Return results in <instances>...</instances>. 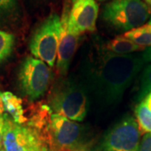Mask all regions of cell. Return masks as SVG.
<instances>
[{"label": "cell", "mask_w": 151, "mask_h": 151, "mask_svg": "<svg viewBox=\"0 0 151 151\" xmlns=\"http://www.w3.org/2000/svg\"><path fill=\"white\" fill-rule=\"evenodd\" d=\"M144 62L139 55H117L103 49L102 52L89 55L83 60L79 81L89 99L103 107L114 106L121 102Z\"/></svg>", "instance_id": "1"}, {"label": "cell", "mask_w": 151, "mask_h": 151, "mask_svg": "<svg viewBox=\"0 0 151 151\" xmlns=\"http://www.w3.org/2000/svg\"><path fill=\"white\" fill-rule=\"evenodd\" d=\"M89 105L90 99L84 86L71 77L58 80L49 94L48 107L52 113L72 121H83Z\"/></svg>", "instance_id": "2"}, {"label": "cell", "mask_w": 151, "mask_h": 151, "mask_svg": "<svg viewBox=\"0 0 151 151\" xmlns=\"http://www.w3.org/2000/svg\"><path fill=\"white\" fill-rule=\"evenodd\" d=\"M50 136L52 151H88L93 143L85 126L55 113L51 114Z\"/></svg>", "instance_id": "3"}, {"label": "cell", "mask_w": 151, "mask_h": 151, "mask_svg": "<svg viewBox=\"0 0 151 151\" xmlns=\"http://www.w3.org/2000/svg\"><path fill=\"white\" fill-rule=\"evenodd\" d=\"M150 16V9L143 0H112L103 11V19L124 32L145 24Z\"/></svg>", "instance_id": "4"}, {"label": "cell", "mask_w": 151, "mask_h": 151, "mask_svg": "<svg viewBox=\"0 0 151 151\" xmlns=\"http://www.w3.org/2000/svg\"><path fill=\"white\" fill-rule=\"evenodd\" d=\"M140 135L135 118L126 114L93 142L88 151H137Z\"/></svg>", "instance_id": "5"}, {"label": "cell", "mask_w": 151, "mask_h": 151, "mask_svg": "<svg viewBox=\"0 0 151 151\" xmlns=\"http://www.w3.org/2000/svg\"><path fill=\"white\" fill-rule=\"evenodd\" d=\"M61 30V19L58 14H51L33 34L29 50L35 58L40 60L50 67L56 61Z\"/></svg>", "instance_id": "6"}, {"label": "cell", "mask_w": 151, "mask_h": 151, "mask_svg": "<svg viewBox=\"0 0 151 151\" xmlns=\"http://www.w3.org/2000/svg\"><path fill=\"white\" fill-rule=\"evenodd\" d=\"M52 78L51 70L40 60L28 56L20 65L18 81L20 91L30 101L43 97Z\"/></svg>", "instance_id": "7"}, {"label": "cell", "mask_w": 151, "mask_h": 151, "mask_svg": "<svg viewBox=\"0 0 151 151\" xmlns=\"http://www.w3.org/2000/svg\"><path fill=\"white\" fill-rule=\"evenodd\" d=\"M45 148H49L48 145L35 130L24 124H15L4 113L2 150L40 151Z\"/></svg>", "instance_id": "8"}, {"label": "cell", "mask_w": 151, "mask_h": 151, "mask_svg": "<svg viewBox=\"0 0 151 151\" xmlns=\"http://www.w3.org/2000/svg\"><path fill=\"white\" fill-rule=\"evenodd\" d=\"M98 5L95 0H76L69 12L67 25L70 33L80 35L95 30Z\"/></svg>", "instance_id": "9"}, {"label": "cell", "mask_w": 151, "mask_h": 151, "mask_svg": "<svg viewBox=\"0 0 151 151\" xmlns=\"http://www.w3.org/2000/svg\"><path fill=\"white\" fill-rule=\"evenodd\" d=\"M68 15L69 12H64L60 18L61 30L57 51L56 69L58 73L62 76H65L68 72L70 62L77 49L79 40V36L70 33L68 29Z\"/></svg>", "instance_id": "10"}, {"label": "cell", "mask_w": 151, "mask_h": 151, "mask_svg": "<svg viewBox=\"0 0 151 151\" xmlns=\"http://www.w3.org/2000/svg\"><path fill=\"white\" fill-rule=\"evenodd\" d=\"M21 19L18 0H0V30L9 32L16 29Z\"/></svg>", "instance_id": "11"}, {"label": "cell", "mask_w": 151, "mask_h": 151, "mask_svg": "<svg viewBox=\"0 0 151 151\" xmlns=\"http://www.w3.org/2000/svg\"><path fill=\"white\" fill-rule=\"evenodd\" d=\"M1 97L6 114H8L15 124H24L27 119L24 116L21 99L10 92H2Z\"/></svg>", "instance_id": "12"}, {"label": "cell", "mask_w": 151, "mask_h": 151, "mask_svg": "<svg viewBox=\"0 0 151 151\" xmlns=\"http://www.w3.org/2000/svg\"><path fill=\"white\" fill-rule=\"evenodd\" d=\"M104 49L109 53L117 55H128L137 51L145 50V49L134 44L124 35H119L110 40Z\"/></svg>", "instance_id": "13"}, {"label": "cell", "mask_w": 151, "mask_h": 151, "mask_svg": "<svg viewBox=\"0 0 151 151\" xmlns=\"http://www.w3.org/2000/svg\"><path fill=\"white\" fill-rule=\"evenodd\" d=\"M125 37L143 48L151 47V21L124 34Z\"/></svg>", "instance_id": "14"}, {"label": "cell", "mask_w": 151, "mask_h": 151, "mask_svg": "<svg viewBox=\"0 0 151 151\" xmlns=\"http://www.w3.org/2000/svg\"><path fill=\"white\" fill-rule=\"evenodd\" d=\"M134 114L141 134L151 133V111L143 102L136 105Z\"/></svg>", "instance_id": "15"}, {"label": "cell", "mask_w": 151, "mask_h": 151, "mask_svg": "<svg viewBox=\"0 0 151 151\" xmlns=\"http://www.w3.org/2000/svg\"><path fill=\"white\" fill-rule=\"evenodd\" d=\"M15 39L13 34L0 30V62L7 60L11 55Z\"/></svg>", "instance_id": "16"}, {"label": "cell", "mask_w": 151, "mask_h": 151, "mask_svg": "<svg viewBox=\"0 0 151 151\" xmlns=\"http://www.w3.org/2000/svg\"><path fill=\"white\" fill-rule=\"evenodd\" d=\"M151 92V65L147 66L141 78V84L139 91L137 95V102L138 103L141 101Z\"/></svg>", "instance_id": "17"}, {"label": "cell", "mask_w": 151, "mask_h": 151, "mask_svg": "<svg viewBox=\"0 0 151 151\" xmlns=\"http://www.w3.org/2000/svg\"><path fill=\"white\" fill-rule=\"evenodd\" d=\"M137 151H151V133L143 135Z\"/></svg>", "instance_id": "18"}, {"label": "cell", "mask_w": 151, "mask_h": 151, "mask_svg": "<svg viewBox=\"0 0 151 151\" xmlns=\"http://www.w3.org/2000/svg\"><path fill=\"white\" fill-rule=\"evenodd\" d=\"M151 21V19H150ZM142 58L145 61H149L150 62L151 61V47L150 48L146 49L144 51V53L142 54Z\"/></svg>", "instance_id": "19"}, {"label": "cell", "mask_w": 151, "mask_h": 151, "mask_svg": "<svg viewBox=\"0 0 151 151\" xmlns=\"http://www.w3.org/2000/svg\"><path fill=\"white\" fill-rule=\"evenodd\" d=\"M1 95H2V92H0V126L4 125V109Z\"/></svg>", "instance_id": "20"}, {"label": "cell", "mask_w": 151, "mask_h": 151, "mask_svg": "<svg viewBox=\"0 0 151 151\" xmlns=\"http://www.w3.org/2000/svg\"><path fill=\"white\" fill-rule=\"evenodd\" d=\"M141 102H143V103H145L146 105V107L151 111V92Z\"/></svg>", "instance_id": "21"}, {"label": "cell", "mask_w": 151, "mask_h": 151, "mask_svg": "<svg viewBox=\"0 0 151 151\" xmlns=\"http://www.w3.org/2000/svg\"><path fill=\"white\" fill-rule=\"evenodd\" d=\"M144 2L147 5H148V7L150 9V10H151V0H144Z\"/></svg>", "instance_id": "22"}, {"label": "cell", "mask_w": 151, "mask_h": 151, "mask_svg": "<svg viewBox=\"0 0 151 151\" xmlns=\"http://www.w3.org/2000/svg\"><path fill=\"white\" fill-rule=\"evenodd\" d=\"M40 151H52L50 149H49V148H45V149H44V150H42Z\"/></svg>", "instance_id": "23"}, {"label": "cell", "mask_w": 151, "mask_h": 151, "mask_svg": "<svg viewBox=\"0 0 151 151\" xmlns=\"http://www.w3.org/2000/svg\"><path fill=\"white\" fill-rule=\"evenodd\" d=\"M97 1H100V2H104V1H107V0H97Z\"/></svg>", "instance_id": "24"}, {"label": "cell", "mask_w": 151, "mask_h": 151, "mask_svg": "<svg viewBox=\"0 0 151 151\" xmlns=\"http://www.w3.org/2000/svg\"><path fill=\"white\" fill-rule=\"evenodd\" d=\"M72 1H73V2H76V0H72Z\"/></svg>", "instance_id": "25"}]
</instances>
